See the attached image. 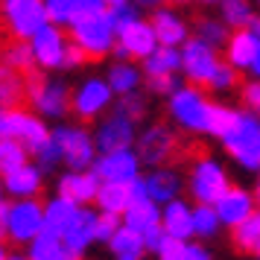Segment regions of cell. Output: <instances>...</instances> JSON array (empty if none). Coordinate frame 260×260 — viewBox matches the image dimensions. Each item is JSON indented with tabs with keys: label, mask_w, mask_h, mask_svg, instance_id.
Listing matches in <instances>:
<instances>
[{
	"label": "cell",
	"mask_w": 260,
	"mask_h": 260,
	"mask_svg": "<svg viewBox=\"0 0 260 260\" xmlns=\"http://www.w3.org/2000/svg\"><path fill=\"white\" fill-rule=\"evenodd\" d=\"M225 152L248 173H260V117L248 108H237L234 120L219 135Z\"/></svg>",
	"instance_id": "obj_1"
},
{
	"label": "cell",
	"mask_w": 260,
	"mask_h": 260,
	"mask_svg": "<svg viewBox=\"0 0 260 260\" xmlns=\"http://www.w3.org/2000/svg\"><path fill=\"white\" fill-rule=\"evenodd\" d=\"M257 6H260V0H257Z\"/></svg>",
	"instance_id": "obj_62"
},
{
	"label": "cell",
	"mask_w": 260,
	"mask_h": 260,
	"mask_svg": "<svg viewBox=\"0 0 260 260\" xmlns=\"http://www.w3.org/2000/svg\"><path fill=\"white\" fill-rule=\"evenodd\" d=\"M254 260H257V257H254Z\"/></svg>",
	"instance_id": "obj_64"
},
{
	"label": "cell",
	"mask_w": 260,
	"mask_h": 260,
	"mask_svg": "<svg viewBox=\"0 0 260 260\" xmlns=\"http://www.w3.org/2000/svg\"><path fill=\"white\" fill-rule=\"evenodd\" d=\"M29 155L36 158V167L41 170V173H53V170H56V167L61 164L59 143L53 141V138H50V141H44V143H41V146L36 149V152H29Z\"/></svg>",
	"instance_id": "obj_41"
},
{
	"label": "cell",
	"mask_w": 260,
	"mask_h": 260,
	"mask_svg": "<svg viewBox=\"0 0 260 260\" xmlns=\"http://www.w3.org/2000/svg\"><path fill=\"white\" fill-rule=\"evenodd\" d=\"M100 181H132L141 176V155L135 149H114V152H100L91 164Z\"/></svg>",
	"instance_id": "obj_16"
},
{
	"label": "cell",
	"mask_w": 260,
	"mask_h": 260,
	"mask_svg": "<svg viewBox=\"0 0 260 260\" xmlns=\"http://www.w3.org/2000/svg\"><path fill=\"white\" fill-rule=\"evenodd\" d=\"M135 152L141 155V164L164 167L181 155V138L167 123H149L135 138Z\"/></svg>",
	"instance_id": "obj_9"
},
{
	"label": "cell",
	"mask_w": 260,
	"mask_h": 260,
	"mask_svg": "<svg viewBox=\"0 0 260 260\" xmlns=\"http://www.w3.org/2000/svg\"><path fill=\"white\" fill-rule=\"evenodd\" d=\"M3 64H9V68H15L18 73H24V76H29V73L38 71L36 64V56H32V47H29V41H18V38H12L6 47H3Z\"/></svg>",
	"instance_id": "obj_35"
},
{
	"label": "cell",
	"mask_w": 260,
	"mask_h": 260,
	"mask_svg": "<svg viewBox=\"0 0 260 260\" xmlns=\"http://www.w3.org/2000/svg\"><path fill=\"white\" fill-rule=\"evenodd\" d=\"M184 260H213L211 251L202 246V243H187V248H184Z\"/></svg>",
	"instance_id": "obj_50"
},
{
	"label": "cell",
	"mask_w": 260,
	"mask_h": 260,
	"mask_svg": "<svg viewBox=\"0 0 260 260\" xmlns=\"http://www.w3.org/2000/svg\"><path fill=\"white\" fill-rule=\"evenodd\" d=\"M6 257H9V248H6V240L0 237V260H6Z\"/></svg>",
	"instance_id": "obj_55"
},
{
	"label": "cell",
	"mask_w": 260,
	"mask_h": 260,
	"mask_svg": "<svg viewBox=\"0 0 260 260\" xmlns=\"http://www.w3.org/2000/svg\"><path fill=\"white\" fill-rule=\"evenodd\" d=\"M158 222H161V205L152 199H138L123 211V225L132 228V231H138V234L149 231Z\"/></svg>",
	"instance_id": "obj_32"
},
{
	"label": "cell",
	"mask_w": 260,
	"mask_h": 260,
	"mask_svg": "<svg viewBox=\"0 0 260 260\" xmlns=\"http://www.w3.org/2000/svg\"><path fill=\"white\" fill-rule=\"evenodd\" d=\"M143 184H146V199L158 202V205H167V202H173L181 196L184 178L178 176L173 167H152L143 176Z\"/></svg>",
	"instance_id": "obj_20"
},
{
	"label": "cell",
	"mask_w": 260,
	"mask_h": 260,
	"mask_svg": "<svg viewBox=\"0 0 260 260\" xmlns=\"http://www.w3.org/2000/svg\"><path fill=\"white\" fill-rule=\"evenodd\" d=\"M26 100V76L0 61V111L24 106Z\"/></svg>",
	"instance_id": "obj_31"
},
{
	"label": "cell",
	"mask_w": 260,
	"mask_h": 260,
	"mask_svg": "<svg viewBox=\"0 0 260 260\" xmlns=\"http://www.w3.org/2000/svg\"><path fill=\"white\" fill-rule=\"evenodd\" d=\"M0 53H3V50H0Z\"/></svg>",
	"instance_id": "obj_63"
},
{
	"label": "cell",
	"mask_w": 260,
	"mask_h": 260,
	"mask_svg": "<svg viewBox=\"0 0 260 260\" xmlns=\"http://www.w3.org/2000/svg\"><path fill=\"white\" fill-rule=\"evenodd\" d=\"M3 184H6V196H12V199H38L44 190V173L26 161L24 167L3 176Z\"/></svg>",
	"instance_id": "obj_22"
},
{
	"label": "cell",
	"mask_w": 260,
	"mask_h": 260,
	"mask_svg": "<svg viewBox=\"0 0 260 260\" xmlns=\"http://www.w3.org/2000/svg\"><path fill=\"white\" fill-rule=\"evenodd\" d=\"M211 108L213 103L205 96L199 85H181L178 91L167 96V114L178 129L190 132V135H208V123H211Z\"/></svg>",
	"instance_id": "obj_3"
},
{
	"label": "cell",
	"mask_w": 260,
	"mask_h": 260,
	"mask_svg": "<svg viewBox=\"0 0 260 260\" xmlns=\"http://www.w3.org/2000/svg\"><path fill=\"white\" fill-rule=\"evenodd\" d=\"M248 73H251V79H260V36H257V53H254V61H251Z\"/></svg>",
	"instance_id": "obj_51"
},
{
	"label": "cell",
	"mask_w": 260,
	"mask_h": 260,
	"mask_svg": "<svg viewBox=\"0 0 260 260\" xmlns=\"http://www.w3.org/2000/svg\"><path fill=\"white\" fill-rule=\"evenodd\" d=\"M143 85H146V91L155 96H170L173 91L181 88L178 82V73H158V76H143Z\"/></svg>",
	"instance_id": "obj_42"
},
{
	"label": "cell",
	"mask_w": 260,
	"mask_h": 260,
	"mask_svg": "<svg viewBox=\"0 0 260 260\" xmlns=\"http://www.w3.org/2000/svg\"><path fill=\"white\" fill-rule=\"evenodd\" d=\"M135 3H138V6H149V9H155V6H161L164 0H135Z\"/></svg>",
	"instance_id": "obj_52"
},
{
	"label": "cell",
	"mask_w": 260,
	"mask_h": 260,
	"mask_svg": "<svg viewBox=\"0 0 260 260\" xmlns=\"http://www.w3.org/2000/svg\"><path fill=\"white\" fill-rule=\"evenodd\" d=\"M251 196H254V205H257V211H260V178H257V184H254V190H251Z\"/></svg>",
	"instance_id": "obj_53"
},
{
	"label": "cell",
	"mask_w": 260,
	"mask_h": 260,
	"mask_svg": "<svg viewBox=\"0 0 260 260\" xmlns=\"http://www.w3.org/2000/svg\"><path fill=\"white\" fill-rule=\"evenodd\" d=\"M29 161V149L15 138H0V176L12 173Z\"/></svg>",
	"instance_id": "obj_38"
},
{
	"label": "cell",
	"mask_w": 260,
	"mask_h": 260,
	"mask_svg": "<svg viewBox=\"0 0 260 260\" xmlns=\"http://www.w3.org/2000/svg\"><path fill=\"white\" fill-rule=\"evenodd\" d=\"M184 248H187V240H178V237H164V243L158 246L155 257L158 260H184Z\"/></svg>",
	"instance_id": "obj_46"
},
{
	"label": "cell",
	"mask_w": 260,
	"mask_h": 260,
	"mask_svg": "<svg viewBox=\"0 0 260 260\" xmlns=\"http://www.w3.org/2000/svg\"><path fill=\"white\" fill-rule=\"evenodd\" d=\"M161 225L170 237L190 240L193 237V205H187L181 196L161 205Z\"/></svg>",
	"instance_id": "obj_25"
},
{
	"label": "cell",
	"mask_w": 260,
	"mask_h": 260,
	"mask_svg": "<svg viewBox=\"0 0 260 260\" xmlns=\"http://www.w3.org/2000/svg\"><path fill=\"white\" fill-rule=\"evenodd\" d=\"M135 138H138V120H132L129 114H123L120 108H114L108 117L100 120V126L94 132L96 152L129 149V146H135Z\"/></svg>",
	"instance_id": "obj_13"
},
{
	"label": "cell",
	"mask_w": 260,
	"mask_h": 260,
	"mask_svg": "<svg viewBox=\"0 0 260 260\" xmlns=\"http://www.w3.org/2000/svg\"><path fill=\"white\" fill-rule=\"evenodd\" d=\"M237 85H240V71H237V68H231L228 61H219V68L213 71L208 88H211V91H216V94H225V91H234Z\"/></svg>",
	"instance_id": "obj_40"
},
{
	"label": "cell",
	"mask_w": 260,
	"mask_h": 260,
	"mask_svg": "<svg viewBox=\"0 0 260 260\" xmlns=\"http://www.w3.org/2000/svg\"><path fill=\"white\" fill-rule=\"evenodd\" d=\"M85 61H88L85 59V53L71 44V47H68V56H64V61H61V71H79Z\"/></svg>",
	"instance_id": "obj_49"
},
{
	"label": "cell",
	"mask_w": 260,
	"mask_h": 260,
	"mask_svg": "<svg viewBox=\"0 0 260 260\" xmlns=\"http://www.w3.org/2000/svg\"><path fill=\"white\" fill-rule=\"evenodd\" d=\"M0 138H15V141L24 143L29 152H36L44 141H50V129L38 114L18 106L0 111Z\"/></svg>",
	"instance_id": "obj_10"
},
{
	"label": "cell",
	"mask_w": 260,
	"mask_h": 260,
	"mask_svg": "<svg viewBox=\"0 0 260 260\" xmlns=\"http://www.w3.org/2000/svg\"><path fill=\"white\" fill-rule=\"evenodd\" d=\"M44 9H47V21L56 26H73L91 18L96 12H106L108 6L103 0H44Z\"/></svg>",
	"instance_id": "obj_18"
},
{
	"label": "cell",
	"mask_w": 260,
	"mask_h": 260,
	"mask_svg": "<svg viewBox=\"0 0 260 260\" xmlns=\"http://www.w3.org/2000/svg\"><path fill=\"white\" fill-rule=\"evenodd\" d=\"M50 138L59 143L61 164H68V170H91L100 155L94 135L82 123H59L56 129H50Z\"/></svg>",
	"instance_id": "obj_7"
},
{
	"label": "cell",
	"mask_w": 260,
	"mask_h": 260,
	"mask_svg": "<svg viewBox=\"0 0 260 260\" xmlns=\"http://www.w3.org/2000/svg\"><path fill=\"white\" fill-rule=\"evenodd\" d=\"M219 18L234 29L248 26L254 18V3L251 0H219Z\"/></svg>",
	"instance_id": "obj_37"
},
{
	"label": "cell",
	"mask_w": 260,
	"mask_h": 260,
	"mask_svg": "<svg viewBox=\"0 0 260 260\" xmlns=\"http://www.w3.org/2000/svg\"><path fill=\"white\" fill-rule=\"evenodd\" d=\"M108 15H111V21H114V29H123V26H129L132 21L141 18V6H138L135 0H129V3H123V6H111Z\"/></svg>",
	"instance_id": "obj_45"
},
{
	"label": "cell",
	"mask_w": 260,
	"mask_h": 260,
	"mask_svg": "<svg viewBox=\"0 0 260 260\" xmlns=\"http://www.w3.org/2000/svg\"><path fill=\"white\" fill-rule=\"evenodd\" d=\"M173 3H190V0H173Z\"/></svg>",
	"instance_id": "obj_60"
},
{
	"label": "cell",
	"mask_w": 260,
	"mask_h": 260,
	"mask_svg": "<svg viewBox=\"0 0 260 260\" xmlns=\"http://www.w3.org/2000/svg\"><path fill=\"white\" fill-rule=\"evenodd\" d=\"M71 94L73 91L61 79L44 76L38 71L26 76V103L47 120H61L71 114Z\"/></svg>",
	"instance_id": "obj_6"
},
{
	"label": "cell",
	"mask_w": 260,
	"mask_h": 260,
	"mask_svg": "<svg viewBox=\"0 0 260 260\" xmlns=\"http://www.w3.org/2000/svg\"><path fill=\"white\" fill-rule=\"evenodd\" d=\"M155 47H158V36H155L152 24L138 18L129 26L117 29V44H114L111 53L117 59H126V61H143Z\"/></svg>",
	"instance_id": "obj_15"
},
{
	"label": "cell",
	"mask_w": 260,
	"mask_h": 260,
	"mask_svg": "<svg viewBox=\"0 0 260 260\" xmlns=\"http://www.w3.org/2000/svg\"><path fill=\"white\" fill-rule=\"evenodd\" d=\"M94 205L103 213H117V216H123V211L132 205V181H100Z\"/></svg>",
	"instance_id": "obj_28"
},
{
	"label": "cell",
	"mask_w": 260,
	"mask_h": 260,
	"mask_svg": "<svg viewBox=\"0 0 260 260\" xmlns=\"http://www.w3.org/2000/svg\"><path fill=\"white\" fill-rule=\"evenodd\" d=\"M29 47L36 56V64L41 71H61V61L68 56L71 38L64 36V29L56 24H44L36 36L29 38Z\"/></svg>",
	"instance_id": "obj_14"
},
{
	"label": "cell",
	"mask_w": 260,
	"mask_h": 260,
	"mask_svg": "<svg viewBox=\"0 0 260 260\" xmlns=\"http://www.w3.org/2000/svg\"><path fill=\"white\" fill-rule=\"evenodd\" d=\"M6 202V184H3V176H0V205Z\"/></svg>",
	"instance_id": "obj_57"
},
{
	"label": "cell",
	"mask_w": 260,
	"mask_h": 260,
	"mask_svg": "<svg viewBox=\"0 0 260 260\" xmlns=\"http://www.w3.org/2000/svg\"><path fill=\"white\" fill-rule=\"evenodd\" d=\"M120 216L117 213H103V211H96V228H94V234H96V243H103L106 246L108 240L114 237V231L120 228Z\"/></svg>",
	"instance_id": "obj_44"
},
{
	"label": "cell",
	"mask_w": 260,
	"mask_h": 260,
	"mask_svg": "<svg viewBox=\"0 0 260 260\" xmlns=\"http://www.w3.org/2000/svg\"><path fill=\"white\" fill-rule=\"evenodd\" d=\"M94 228H96V211H91L88 205H82L79 213H76V219H73V225L68 228V234L61 237V240H64V246L71 248L73 254L82 257L85 251L96 243Z\"/></svg>",
	"instance_id": "obj_23"
},
{
	"label": "cell",
	"mask_w": 260,
	"mask_h": 260,
	"mask_svg": "<svg viewBox=\"0 0 260 260\" xmlns=\"http://www.w3.org/2000/svg\"><path fill=\"white\" fill-rule=\"evenodd\" d=\"M219 231H222V222H219L216 208L213 205H193V237L213 240Z\"/></svg>",
	"instance_id": "obj_36"
},
{
	"label": "cell",
	"mask_w": 260,
	"mask_h": 260,
	"mask_svg": "<svg viewBox=\"0 0 260 260\" xmlns=\"http://www.w3.org/2000/svg\"><path fill=\"white\" fill-rule=\"evenodd\" d=\"M240 100H243V108L254 111V114L260 117V79L243 82V88H240Z\"/></svg>",
	"instance_id": "obj_47"
},
{
	"label": "cell",
	"mask_w": 260,
	"mask_h": 260,
	"mask_svg": "<svg viewBox=\"0 0 260 260\" xmlns=\"http://www.w3.org/2000/svg\"><path fill=\"white\" fill-rule=\"evenodd\" d=\"M196 3H219V0H196Z\"/></svg>",
	"instance_id": "obj_59"
},
{
	"label": "cell",
	"mask_w": 260,
	"mask_h": 260,
	"mask_svg": "<svg viewBox=\"0 0 260 260\" xmlns=\"http://www.w3.org/2000/svg\"><path fill=\"white\" fill-rule=\"evenodd\" d=\"M184 187L196 205H216L225 196V190L231 187V176L222 167V161H216L213 155H199L190 164Z\"/></svg>",
	"instance_id": "obj_5"
},
{
	"label": "cell",
	"mask_w": 260,
	"mask_h": 260,
	"mask_svg": "<svg viewBox=\"0 0 260 260\" xmlns=\"http://www.w3.org/2000/svg\"><path fill=\"white\" fill-rule=\"evenodd\" d=\"M254 257H257V260H260V248H257V251H254Z\"/></svg>",
	"instance_id": "obj_61"
},
{
	"label": "cell",
	"mask_w": 260,
	"mask_h": 260,
	"mask_svg": "<svg viewBox=\"0 0 260 260\" xmlns=\"http://www.w3.org/2000/svg\"><path fill=\"white\" fill-rule=\"evenodd\" d=\"M6 260H29V257H26V254H9Z\"/></svg>",
	"instance_id": "obj_58"
},
{
	"label": "cell",
	"mask_w": 260,
	"mask_h": 260,
	"mask_svg": "<svg viewBox=\"0 0 260 260\" xmlns=\"http://www.w3.org/2000/svg\"><path fill=\"white\" fill-rule=\"evenodd\" d=\"M44 231V205L38 199H12L0 205V237L15 246H29Z\"/></svg>",
	"instance_id": "obj_2"
},
{
	"label": "cell",
	"mask_w": 260,
	"mask_h": 260,
	"mask_svg": "<svg viewBox=\"0 0 260 260\" xmlns=\"http://www.w3.org/2000/svg\"><path fill=\"white\" fill-rule=\"evenodd\" d=\"M196 36L219 50V47H225V41H228L231 32H228V24L222 18H199L196 21Z\"/></svg>",
	"instance_id": "obj_39"
},
{
	"label": "cell",
	"mask_w": 260,
	"mask_h": 260,
	"mask_svg": "<svg viewBox=\"0 0 260 260\" xmlns=\"http://www.w3.org/2000/svg\"><path fill=\"white\" fill-rule=\"evenodd\" d=\"M103 3L111 9V6H123V3H129V0H103Z\"/></svg>",
	"instance_id": "obj_56"
},
{
	"label": "cell",
	"mask_w": 260,
	"mask_h": 260,
	"mask_svg": "<svg viewBox=\"0 0 260 260\" xmlns=\"http://www.w3.org/2000/svg\"><path fill=\"white\" fill-rule=\"evenodd\" d=\"M146 96H143V91H132V94H123L117 100V108L123 111V114H129L132 120H143L146 117Z\"/></svg>",
	"instance_id": "obj_43"
},
{
	"label": "cell",
	"mask_w": 260,
	"mask_h": 260,
	"mask_svg": "<svg viewBox=\"0 0 260 260\" xmlns=\"http://www.w3.org/2000/svg\"><path fill=\"white\" fill-rule=\"evenodd\" d=\"M106 82L111 85L114 96L132 94V91H141V85H143V68H138V61L117 59L114 64H108Z\"/></svg>",
	"instance_id": "obj_27"
},
{
	"label": "cell",
	"mask_w": 260,
	"mask_h": 260,
	"mask_svg": "<svg viewBox=\"0 0 260 260\" xmlns=\"http://www.w3.org/2000/svg\"><path fill=\"white\" fill-rule=\"evenodd\" d=\"M149 24L158 36V44H167V47H181L190 38L187 18L173 6H155L152 15H149Z\"/></svg>",
	"instance_id": "obj_17"
},
{
	"label": "cell",
	"mask_w": 260,
	"mask_h": 260,
	"mask_svg": "<svg viewBox=\"0 0 260 260\" xmlns=\"http://www.w3.org/2000/svg\"><path fill=\"white\" fill-rule=\"evenodd\" d=\"M100 190V178L94 170H68L56 178V193L71 199L73 205H91Z\"/></svg>",
	"instance_id": "obj_19"
},
{
	"label": "cell",
	"mask_w": 260,
	"mask_h": 260,
	"mask_svg": "<svg viewBox=\"0 0 260 260\" xmlns=\"http://www.w3.org/2000/svg\"><path fill=\"white\" fill-rule=\"evenodd\" d=\"M68 29H71V32H68L71 44L82 50L88 61L106 59L108 53L114 50V44H117V29H114V21H111L108 9L106 12L91 15V18L79 21V24L68 26Z\"/></svg>",
	"instance_id": "obj_4"
},
{
	"label": "cell",
	"mask_w": 260,
	"mask_h": 260,
	"mask_svg": "<svg viewBox=\"0 0 260 260\" xmlns=\"http://www.w3.org/2000/svg\"><path fill=\"white\" fill-rule=\"evenodd\" d=\"M26 257L29 260H82L79 254H73L71 248L64 246V240L50 231H41V234L26 246Z\"/></svg>",
	"instance_id": "obj_30"
},
{
	"label": "cell",
	"mask_w": 260,
	"mask_h": 260,
	"mask_svg": "<svg viewBox=\"0 0 260 260\" xmlns=\"http://www.w3.org/2000/svg\"><path fill=\"white\" fill-rule=\"evenodd\" d=\"M231 246L240 254H254L260 248V211H251L243 222L231 228Z\"/></svg>",
	"instance_id": "obj_33"
},
{
	"label": "cell",
	"mask_w": 260,
	"mask_h": 260,
	"mask_svg": "<svg viewBox=\"0 0 260 260\" xmlns=\"http://www.w3.org/2000/svg\"><path fill=\"white\" fill-rule=\"evenodd\" d=\"M248 26H251V32H254V36H260V18H257V15L251 18V24H248Z\"/></svg>",
	"instance_id": "obj_54"
},
{
	"label": "cell",
	"mask_w": 260,
	"mask_h": 260,
	"mask_svg": "<svg viewBox=\"0 0 260 260\" xmlns=\"http://www.w3.org/2000/svg\"><path fill=\"white\" fill-rule=\"evenodd\" d=\"M111 260H143L146 257V246H143V237L138 231H132L126 225H120L114 237L106 243Z\"/></svg>",
	"instance_id": "obj_29"
},
{
	"label": "cell",
	"mask_w": 260,
	"mask_h": 260,
	"mask_svg": "<svg viewBox=\"0 0 260 260\" xmlns=\"http://www.w3.org/2000/svg\"><path fill=\"white\" fill-rule=\"evenodd\" d=\"M213 208H216V213H219L222 228H234V225H240L251 211H257L254 196H251L246 187H234V184L225 190V196L216 202Z\"/></svg>",
	"instance_id": "obj_21"
},
{
	"label": "cell",
	"mask_w": 260,
	"mask_h": 260,
	"mask_svg": "<svg viewBox=\"0 0 260 260\" xmlns=\"http://www.w3.org/2000/svg\"><path fill=\"white\" fill-rule=\"evenodd\" d=\"M79 208L82 205H73L71 199H64V196L56 193L53 199L44 202V231H50V234H56V237H64L68 228L73 225V219H76Z\"/></svg>",
	"instance_id": "obj_26"
},
{
	"label": "cell",
	"mask_w": 260,
	"mask_h": 260,
	"mask_svg": "<svg viewBox=\"0 0 260 260\" xmlns=\"http://www.w3.org/2000/svg\"><path fill=\"white\" fill-rule=\"evenodd\" d=\"M181 71V47H158L143 59V76H158V73H178Z\"/></svg>",
	"instance_id": "obj_34"
},
{
	"label": "cell",
	"mask_w": 260,
	"mask_h": 260,
	"mask_svg": "<svg viewBox=\"0 0 260 260\" xmlns=\"http://www.w3.org/2000/svg\"><path fill=\"white\" fill-rule=\"evenodd\" d=\"M254 53H257V36L251 32V26H240L225 41V61L237 71H248L254 61Z\"/></svg>",
	"instance_id": "obj_24"
},
{
	"label": "cell",
	"mask_w": 260,
	"mask_h": 260,
	"mask_svg": "<svg viewBox=\"0 0 260 260\" xmlns=\"http://www.w3.org/2000/svg\"><path fill=\"white\" fill-rule=\"evenodd\" d=\"M114 103V91L111 85L103 79V76H88L73 88L71 94V114L79 123H88V120H96L106 108H111Z\"/></svg>",
	"instance_id": "obj_11"
},
{
	"label": "cell",
	"mask_w": 260,
	"mask_h": 260,
	"mask_svg": "<svg viewBox=\"0 0 260 260\" xmlns=\"http://www.w3.org/2000/svg\"><path fill=\"white\" fill-rule=\"evenodd\" d=\"M44 24H50L44 0H0V26L9 38L29 41Z\"/></svg>",
	"instance_id": "obj_8"
},
{
	"label": "cell",
	"mask_w": 260,
	"mask_h": 260,
	"mask_svg": "<svg viewBox=\"0 0 260 260\" xmlns=\"http://www.w3.org/2000/svg\"><path fill=\"white\" fill-rule=\"evenodd\" d=\"M143 246H146V251H158V246H161V243H164V237H167V231H164V225L158 222V225H152V228H149V231H143Z\"/></svg>",
	"instance_id": "obj_48"
},
{
	"label": "cell",
	"mask_w": 260,
	"mask_h": 260,
	"mask_svg": "<svg viewBox=\"0 0 260 260\" xmlns=\"http://www.w3.org/2000/svg\"><path fill=\"white\" fill-rule=\"evenodd\" d=\"M219 50L202 41L199 36H190L184 44H181V73L187 76L190 85H199V88H208L213 71L219 68Z\"/></svg>",
	"instance_id": "obj_12"
}]
</instances>
